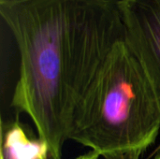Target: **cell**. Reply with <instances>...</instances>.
Returning a JSON list of instances; mask_svg holds the SVG:
<instances>
[{"label": "cell", "instance_id": "6da1fadb", "mask_svg": "<svg viewBox=\"0 0 160 159\" xmlns=\"http://www.w3.org/2000/svg\"><path fill=\"white\" fill-rule=\"evenodd\" d=\"M0 15L20 59L11 106L32 120L52 159H62L76 104L126 40L119 0H9Z\"/></svg>", "mask_w": 160, "mask_h": 159}, {"label": "cell", "instance_id": "7a4b0ae2", "mask_svg": "<svg viewBox=\"0 0 160 159\" xmlns=\"http://www.w3.org/2000/svg\"><path fill=\"white\" fill-rule=\"evenodd\" d=\"M160 130V103L126 40L105 59L76 104L68 140L103 157L146 150Z\"/></svg>", "mask_w": 160, "mask_h": 159}, {"label": "cell", "instance_id": "3957f363", "mask_svg": "<svg viewBox=\"0 0 160 159\" xmlns=\"http://www.w3.org/2000/svg\"><path fill=\"white\" fill-rule=\"evenodd\" d=\"M126 41L142 65L160 103V0H119Z\"/></svg>", "mask_w": 160, "mask_h": 159}, {"label": "cell", "instance_id": "277c9868", "mask_svg": "<svg viewBox=\"0 0 160 159\" xmlns=\"http://www.w3.org/2000/svg\"><path fill=\"white\" fill-rule=\"evenodd\" d=\"M1 159H52L48 145L19 120L1 122Z\"/></svg>", "mask_w": 160, "mask_h": 159}, {"label": "cell", "instance_id": "5b68a950", "mask_svg": "<svg viewBox=\"0 0 160 159\" xmlns=\"http://www.w3.org/2000/svg\"><path fill=\"white\" fill-rule=\"evenodd\" d=\"M144 152L142 151H131L122 154H114L103 157L102 159H142Z\"/></svg>", "mask_w": 160, "mask_h": 159}, {"label": "cell", "instance_id": "8992f818", "mask_svg": "<svg viewBox=\"0 0 160 159\" xmlns=\"http://www.w3.org/2000/svg\"><path fill=\"white\" fill-rule=\"evenodd\" d=\"M99 156L91 152V153H87L85 155H82V156H80L78 157L76 159H99Z\"/></svg>", "mask_w": 160, "mask_h": 159}, {"label": "cell", "instance_id": "52a82bcc", "mask_svg": "<svg viewBox=\"0 0 160 159\" xmlns=\"http://www.w3.org/2000/svg\"><path fill=\"white\" fill-rule=\"evenodd\" d=\"M155 154H156V157H155V158L154 159H160V149L158 150V153L156 152Z\"/></svg>", "mask_w": 160, "mask_h": 159}, {"label": "cell", "instance_id": "ba28073f", "mask_svg": "<svg viewBox=\"0 0 160 159\" xmlns=\"http://www.w3.org/2000/svg\"><path fill=\"white\" fill-rule=\"evenodd\" d=\"M6 1H9V0H0V3L1 2H6Z\"/></svg>", "mask_w": 160, "mask_h": 159}, {"label": "cell", "instance_id": "9c48e42d", "mask_svg": "<svg viewBox=\"0 0 160 159\" xmlns=\"http://www.w3.org/2000/svg\"><path fill=\"white\" fill-rule=\"evenodd\" d=\"M159 149H160V147H159V148H158V150H157V151H156V152H158V150H159Z\"/></svg>", "mask_w": 160, "mask_h": 159}]
</instances>
